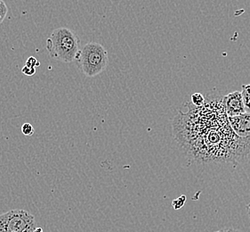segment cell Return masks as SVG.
<instances>
[{"label": "cell", "instance_id": "cell-1", "mask_svg": "<svg viewBox=\"0 0 250 232\" xmlns=\"http://www.w3.org/2000/svg\"><path fill=\"white\" fill-rule=\"evenodd\" d=\"M45 47L52 58L71 63L75 61L80 50V37L69 28H57L46 40Z\"/></svg>", "mask_w": 250, "mask_h": 232}, {"label": "cell", "instance_id": "cell-10", "mask_svg": "<svg viewBox=\"0 0 250 232\" xmlns=\"http://www.w3.org/2000/svg\"><path fill=\"white\" fill-rule=\"evenodd\" d=\"M25 66L30 67V68H34V69H36L38 66H40V63L34 56H30V57L27 59V61H26Z\"/></svg>", "mask_w": 250, "mask_h": 232}, {"label": "cell", "instance_id": "cell-9", "mask_svg": "<svg viewBox=\"0 0 250 232\" xmlns=\"http://www.w3.org/2000/svg\"><path fill=\"white\" fill-rule=\"evenodd\" d=\"M21 132L25 136H31L34 134V128L30 123L26 122L21 126Z\"/></svg>", "mask_w": 250, "mask_h": 232}, {"label": "cell", "instance_id": "cell-3", "mask_svg": "<svg viewBox=\"0 0 250 232\" xmlns=\"http://www.w3.org/2000/svg\"><path fill=\"white\" fill-rule=\"evenodd\" d=\"M35 217L21 209L11 210L0 215V232H34Z\"/></svg>", "mask_w": 250, "mask_h": 232}, {"label": "cell", "instance_id": "cell-12", "mask_svg": "<svg viewBox=\"0 0 250 232\" xmlns=\"http://www.w3.org/2000/svg\"><path fill=\"white\" fill-rule=\"evenodd\" d=\"M225 232H241V231H239V230H234V229H226V230H225Z\"/></svg>", "mask_w": 250, "mask_h": 232}, {"label": "cell", "instance_id": "cell-8", "mask_svg": "<svg viewBox=\"0 0 250 232\" xmlns=\"http://www.w3.org/2000/svg\"><path fill=\"white\" fill-rule=\"evenodd\" d=\"M7 13H8L7 5L3 0H0V24L5 20Z\"/></svg>", "mask_w": 250, "mask_h": 232}, {"label": "cell", "instance_id": "cell-11", "mask_svg": "<svg viewBox=\"0 0 250 232\" xmlns=\"http://www.w3.org/2000/svg\"><path fill=\"white\" fill-rule=\"evenodd\" d=\"M21 71H22V73L25 74V75L33 76L36 73V69H34V68H30V67L25 66L21 69Z\"/></svg>", "mask_w": 250, "mask_h": 232}, {"label": "cell", "instance_id": "cell-7", "mask_svg": "<svg viewBox=\"0 0 250 232\" xmlns=\"http://www.w3.org/2000/svg\"><path fill=\"white\" fill-rule=\"evenodd\" d=\"M190 100H191V103L193 104V106H197V107H200V106H203L206 102L204 96L202 94H200V93L192 94L191 97H190Z\"/></svg>", "mask_w": 250, "mask_h": 232}, {"label": "cell", "instance_id": "cell-13", "mask_svg": "<svg viewBox=\"0 0 250 232\" xmlns=\"http://www.w3.org/2000/svg\"><path fill=\"white\" fill-rule=\"evenodd\" d=\"M246 209H247V212H248V216H249V220H250V203L246 207Z\"/></svg>", "mask_w": 250, "mask_h": 232}, {"label": "cell", "instance_id": "cell-5", "mask_svg": "<svg viewBox=\"0 0 250 232\" xmlns=\"http://www.w3.org/2000/svg\"><path fill=\"white\" fill-rule=\"evenodd\" d=\"M229 122L237 136L250 139V114L244 113L239 116L229 117Z\"/></svg>", "mask_w": 250, "mask_h": 232}, {"label": "cell", "instance_id": "cell-2", "mask_svg": "<svg viewBox=\"0 0 250 232\" xmlns=\"http://www.w3.org/2000/svg\"><path fill=\"white\" fill-rule=\"evenodd\" d=\"M76 65L86 77H95L104 71L109 63L108 52L97 42H89L80 49Z\"/></svg>", "mask_w": 250, "mask_h": 232}, {"label": "cell", "instance_id": "cell-4", "mask_svg": "<svg viewBox=\"0 0 250 232\" xmlns=\"http://www.w3.org/2000/svg\"><path fill=\"white\" fill-rule=\"evenodd\" d=\"M223 105L228 117H233L246 113L243 96L240 91H234L224 96Z\"/></svg>", "mask_w": 250, "mask_h": 232}, {"label": "cell", "instance_id": "cell-14", "mask_svg": "<svg viewBox=\"0 0 250 232\" xmlns=\"http://www.w3.org/2000/svg\"><path fill=\"white\" fill-rule=\"evenodd\" d=\"M34 232H43V230H42V228H37Z\"/></svg>", "mask_w": 250, "mask_h": 232}, {"label": "cell", "instance_id": "cell-6", "mask_svg": "<svg viewBox=\"0 0 250 232\" xmlns=\"http://www.w3.org/2000/svg\"><path fill=\"white\" fill-rule=\"evenodd\" d=\"M241 93H242V96H243L246 113L250 114V84L242 85Z\"/></svg>", "mask_w": 250, "mask_h": 232}]
</instances>
